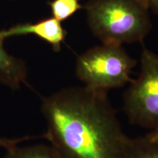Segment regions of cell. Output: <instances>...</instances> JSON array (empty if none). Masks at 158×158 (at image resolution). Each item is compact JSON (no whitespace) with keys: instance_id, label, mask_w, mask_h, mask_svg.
Segmentation results:
<instances>
[{"instance_id":"9c48e42d","label":"cell","mask_w":158,"mask_h":158,"mask_svg":"<svg viewBox=\"0 0 158 158\" xmlns=\"http://www.w3.org/2000/svg\"><path fill=\"white\" fill-rule=\"evenodd\" d=\"M79 2L80 0H51L47 4L51 9L52 17L61 22L83 8Z\"/></svg>"},{"instance_id":"30bf717a","label":"cell","mask_w":158,"mask_h":158,"mask_svg":"<svg viewBox=\"0 0 158 158\" xmlns=\"http://www.w3.org/2000/svg\"><path fill=\"white\" fill-rule=\"evenodd\" d=\"M37 138H43V135L39 136H23L21 138H0V148H3L5 150H9L13 149L20 143L23 141H28L30 139H35Z\"/></svg>"},{"instance_id":"277c9868","label":"cell","mask_w":158,"mask_h":158,"mask_svg":"<svg viewBox=\"0 0 158 158\" xmlns=\"http://www.w3.org/2000/svg\"><path fill=\"white\" fill-rule=\"evenodd\" d=\"M123 109L132 124L150 130L158 128V55L146 48L139 76L124 92Z\"/></svg>"},{"instance_id":"7a4b0ae2","label":"cell","mask_w":158,"mask_h":158,"mask_svg":"<svg viewBox=\"0 0 158 158\" xmlns=\"http://www.w3.org/2000/svg\"><path fill=\"white\" fill-rule=\"evenodd\" d=\"M83 8L90 30L105 45L142 42L152 29L149 10L139 0H89Z\"/></svg>"},{"instance_id":"5b68a950","label":"cell","mask_w":158,"mask_h":158,"mask_svg":"<svg viewBox=\"0 0 158 158\" xmlns=\"http://www.w3.org/2000/svg\"><path fill=\"white\" fill-rule=\"evenodd\" d=\"M34 35L52 46L55 52L61 50V45L67 36V31L60 21L54 18H49L34 23H19L7 30L0 31V37L4 40L7 37Z\"/></svg>"},{"instance_id":"52a82bcc","label":"cell","mask_w":158,"mask_h":158,"mask_svg":"<svg viewBox=\"0 0 158 158\" xmlns=\"http://www.w3.org/2000/svg\"><path fill=\"white\" fill-rule=\"evenodd\" d=\"M122 158H158V143L144 136L127 138Z\"/></svg>"},{"instance_id":"3957f363","label":"cell","mask_w":158,"mask_h":158,"mask_svg":"<svg viewBox=\"0 0 158 158\" xmlns=\"http://www.w3.org/2000/svg\"><path fill=\"white\" fill-rule=\"evenodd\" d=\"M136 64L122 45L103 44L78 56L76 73L86 87L107 92L133 81L130 74Z\"/></svg>"},{"instance_id":"6da1fadb","label":"cell","mask_w":158,"mask_h":158,"mask_svg":"<svg viewBox=\"0 0 158 158\" xmlns=\"http://www.w3.org/2000/svg\"><path fill=\"white\" fill-rule=\"evenodd\" d=\"M43 138L60 158H122L128 136L107 92L65 88L42 98Z\"/></svg>"},{"instance_id":"7c38bea8","label":"cell","mask_w":158,"mask_h":158,"mask_svg":"<svg viewBox=\"0 0 158 158\" xmlns=\"http://www.w3.org/2000/svg\"><path fill=\"white\" fill-rule=\"evenodd\" d=\"M144 137L150 141L158 143V128L153 130H150L149 133L144 135Z\"/></svg>"},{"instance_id":"8fae6325","label":"cell","mask_w":158,"mask_h":158,"mask_svg":"<svg viewBox=\"0 0 158 158\" xmlns=\"http://www.w3.org/2000/svg\"><path fill=\"white\" fill-rule=\"evenodd\" d=\"M139 2L148 10L158 15V0H139Z\"/></svg>"},{"instance_id":"8992f818","label":"cell","mask_w":158,"mask_h":158,"mask_svg":"<svg viewBox=\"0 0 158 158\" xmlns=\"http://www.w3.org/2000/svg\"><path fill=\"white\" fill-rule=\"evenodd\" d=\"M0 37V83L12 89H19L27 82V68L22 59L10 55L3 46Z\"/></svg>"},{"instance_id":"ba28073f","label":"cell","mask_w":158,"mask_h":158,"mask_svg":"<svg viewBox=\"0 0 158 158\" xmlns=\"http://www.w3.org/2000/svg\"><path fill=\"white\" fill-rule=\"evenodd\" d=\"M2 158H60L51 145L35 144L27 147H15L6 150Z\"/></svg>"}]
</instances>
